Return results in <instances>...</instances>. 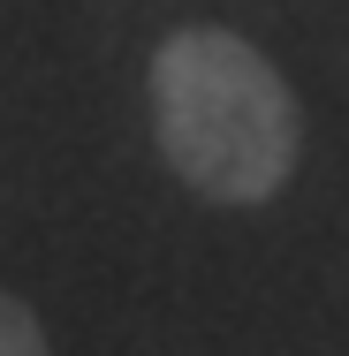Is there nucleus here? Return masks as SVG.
<instances>
[{
  "label": "nucleus",
  "instance_id": "nucleus-1",
  "mask_svg": "<svg viewBox=\"0 0 349 356\" xmlns=\"http://www.w3.org/2000/svg\"><path fill=\"white\" fill-rule=\"evenodd\" d=\"M152 137L205 205H266L304 159V106L288 76L220 23H183L152 54Z\"/></svg>",
  "mask_w": 349,
  "mask_h": 356
},
{
  "label": "nucleus",
  "instance_id": "nucleus-2",
  "mask_svg": "<svg viewBox=\"0 0 349 356\" xmlns=\"http://www.w3.org/2000/svg\"><path fill=\"white\" fill-rule=\"evenodd\" d=\"M0 356H54L38 311H31L23 296H8V288H0Z\"/></svg>",
  "mask_w": 349,
  "mask_h": 356
}]
</instances>
